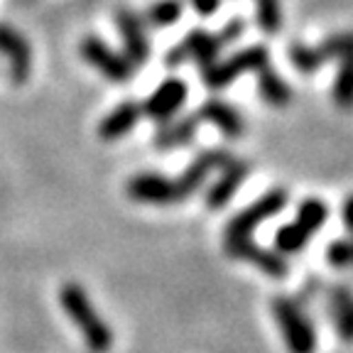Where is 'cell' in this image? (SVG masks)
Masks as SVG:
<instances>
[{"label":"cell","instance_id":"obj_1","mask_svg":"<svg viewBox=\"0 0 353 353\" xmlns=\"http://www.w3.org/2000/svg\"><path fill=\"white\" fill-rule=\"evenodd\" d=\"M245 32V22L243 17H233L231 22H226L219 32H206V30H192L187 37L182 39L179 44H174L170 52H167L165 61L167 66H182L187 61H194L201 69H206L209 64L219 61V54L226 50L233 39H238L241 34Z\"/></svg>","mask_w":353,"mask_h":353},{"label":"cell","instance_id":"obj_2","mask_svg":"<svg viewBox=\"0 0 353 353\" xmlns=\"http://www.w3.org/2000/svg\"><path fill=\"white\" fill-rule=\"evenodd\" d=\"M59 302L64 307L66 316L81 331L83 341L94 353H105L113 346V331L105 324V319L99 314L88 292L79 282H66L59 290Z\"/></svg>","mask_w":353,"mask_h":353},{"label":"cell","instance_id":"obj_3","mask_svg":"<svg viewBox=\"0 0 353 353\" xmlns=\"http://www.w3.org/2000/svg\"><path fill=\"white\" fill-rule=\"evenodd\" d=\"M270 312L280 324L282 339L290 353H314L316 351V329L304 312L302 302L287 294H277L270 302Z\"/></svg>","mask_w":353,"mask_h":353},{"label":"cell","instance_id":"obj_4","mask_svg":"<svg viewBox=\"0 0 353 353\" xmlns=\"http://www.w3.org/2000/svg\"><path fill=\"white\" fill-rule=\"evenodd\" d=\"M270 64V52L263 44H253V47H245V50L236 52L228 59H221L209 64L206 69H201V79H204V86L211 91H221V88L231 86L233 81L243 77V74H258L260 69Z\"/></svg>","mask_w":353,"mask_h":353},{"label":"cell","instance_id":"obj_5","mask_svg":"<svg viewBox=\"0 0 353 353\" xmlns=\"http://www.w3.org/2000/svg\"><path fill=\"white\" fill-rule=\"evenodd\" d=\"M290 61L299 74H314L329 61H341L343 57L353 54V32H339L326 37L316 47H309L304 42H294L290 50Z\"/></svg>","mask_w":353,"mask_h":353},{"label":"cell","instance_id":"obj_6","mask_svg":"<svg viewBox=\"0 0 353 353\" xmlns=\"http://www.w3.org/2000/svg\"><path fill=\"white\" fill-rule=\"evenodd\" d=\"M290 201L287 189L275 187L270 192H265L258 201H253L250 206H245L243 211H238L231 221H228L223 238H250L258 226H263L265 221H270L272 216H277Z\"/></svg>","mask_w":353,"mask_h":353},{"label":"cell","instance_id":"obj_7","mask_svg":"<svg viewBox=\"0 0 353 353\" xmlns=\"http://www.w3.org/2000/svg\"><path fill=\"white\" fill-rule=\"evenodd\" d=\"M81 57L86 64H91L99 74H103L113 83H128L135 74V66L128 61L125 54H118L113 47L103 42L96 34H86L81 39Z\"/></svg>","mask_w":353,"mask_h":353},{"label":"cell","instance_id":"obj_8","mask_svg":"<svg viewBox=\"0 0 353 353\" xmlns=\"http://www.w3.org/2000/svg\"><path fill=\"white\" fill-rule=\"evenodd\" d=\"M125 192L132 201L138 204H150V206H172L184 201L179 187H176V179L160 172H140V174H132L125 184Z\"/></svg>","mask_w":353,"mask_h":353},{"label":"cell","instance_id":"obj_9","mask_svg":"<svg viewBox=\"0 0 353 353\" xmlns=\"http://www.w3.org/2000/svg\"><path fill=\"white\" fill-rule=\"evenodd\" d=\"M223 250H226L228 258L255 265L270 280H285L287 272H290L285 255H280L277 250L263 248V245L253 243V238H223Z\"/></svg>","mask_w":353,"mask_h":353},{"label":"cell","instance_id":"obj_10","mask_svg":"<svg viewBox=\"0 0 353 353\" xmlns=\"http://www.w3.org/2000/svg\"><path fill=\"white\" fill-rule=\"evenodd\" d=\"M116 28L123 37V47H125L123 54L128 57V61H130L135 69L148 64L150 39H148V25H145L143 15H138V12L130 10V8H118Z\"/></svg>","mask_w":353,"mask_h":353},{"label":"cell","instance_id":"obj_11","mask_svg":"<svg viewBox=\"0 0 353 353\" xmlns=\"http://www.w3.org/2000/svg\"><path fill=\"white\" fill-rule=\"evenodd\" d=\"M189 88L182 79L170 77L154 88L152 94L145 99L143 103V116H148L154 123H167L182 110V105L187 103Z\"/></svg>","mask_w":353,"mask_h":353},{"label":"cell","instance_id":"obj_12","mask_svg":"<svg viewBox=\"0 0 353 353\" xmlns=\"http://www.w3.org/2000/svg\"><path fill=\"white\" fill-rule=\"evenodd\" d=\"M0 54L8 59L12 83L15 86L28 83L30 74H32V47L25 39V34L8 22H0Z\"/></svg>","mask_w":353,"mask_h":353},{"label":"cell","instance_id":"obj_13","mask_svg":"<svg viewBox=\"0 0 353 353\" xmlns=\"http://www.w3.org/2000/svg\"><path fill=\"white\" fill-rule=\"evenodd\" d=\"M231 160H233V154L228 152V150H204L201 154H196V157L189 162L187 170L176 176V187H179L182 199L192 196V194L206 182V176H209L211 172L226 167Z\"/></svg>","mask_w":353,"mask_h":353},{"label":"cell","instance_id":"obj_14","mask_svg":"<svg viewBox=\"0 0 353 353\" xmlns=\"http://www.w3.org/2000/svg\"><path fill=\"white\" fill-rule=\"evenodd\" d=\"M219 172H221V176L211 184L209 192H206V206L216 211L223 209V206L236 196V192L243 187V182H245V176L250 174V165L245 160H241V157H233V160L228 162L226 167H221Z\"/></svg>","mask_w":353,"mask_h":353},{"label":"cell","instance_id":"obj_15","mask_svg":"<svg viewBox=\"0 0 353 353\" xmlns=\"http://www.w3.org/2000/svg\"><path fill=\"white\" fill-rule=\"evenodd\" d=\"M140 118H143V103L138 101H123L113 110L105 113V118L99 123L96 132L103 143H116V140L125 138L132 128L138 125Z\"/></svg>","mask_w":353,"mask_h":353},{"label":"cell","instance_id":"obj_16","mask_svg":"<svg viewBox=\"0 0 353 353\" xmlns=\"http://www.w3.org/2000/svg\"><path fill=\"white\" fill-rule=\"evenodd\" d=\"M324 297L336 334L346 343H353V290L346 285H329L324 287Z\"/></svg>","mask_w":353,"mask_h":353},{"label":"cell","instance_id":"obj_17","mask_svg":"<svg viewBox=\"0 0 353 353\" xmlns=\"http://www.w3.org/2000/svg\"><path fill=\"white\" fill-rule=\"evenodd\" d=\"M196 116L201 123H209V125L219 128L226 138H241L243 130H245V121H243L241 110L233 108L231 103L221 99H209L201 103V108L196 110Z\"/></svg>","mask_w":353,"mask_h":353},{"label":"cell","instance_id":"obj_18","mask_svg":"<svg viewBox=\"0 0 353 353\" xmlns=\"http://www.w3.org/2000/svg\"><path fill=\"white\" fill-rule=\"evenodd\" d=\"M199 125H201V121H199L196 113L176 118V121L172 118V121L162 123V128L157 130V135H154V148H160V150L184 148V145H189L196 138Z\"/></svg>","mask_w":353,"mask_h":353},{"label":"cell","instance_id":"obj_19","mask_svg":"<svg viewBox=\"0 0 353 353\" xmlns=\"http://www.w3.org/2000/svg\"><path fill=\"white\" fill-rule=\"evenodd\" d=\"M258 91L265 103L272 108H287L292 103V88L275 69H270V64L258 72Z\"/></svg>","mask_w":353,"mask_h":353},{"label":"cell","instance_id":"obj_20","mask_svg":"<svg viewBox=\"0 0 353 353\" xmlns=\"http://www.w3.org/2000/svg\"><path fill=\"white\" fill-rule=\"evenodd\" d=\"M331 99L341 110H353V54L339 61V72L331 86Z\"/></svg>","mask_w":353,"mask_h":353},{"label":"cell","instance_id":"obj_21","mask_svg":"<svg viewBox=\"0 0 353 353\" xmlns=\"http://www.w3.org/2000/svg\"><path fill=\"white\" fill-rule=\"evenodd\" d=\"M326 219H329V206H326L321 199L309 196V199H304V201H299L294 223H299L309 236H314V233L326 223Z\"/></svg>","mask_w":353,"mask_h":353},{"label":"cell","instance_id":"obj_22","mask_svg":"<svg viewBox=\"0 0 353 353\" xmlns=\"http://www.w3.org/2000/svg\"><path fill=\"white\" fill-rule=\"evenodd\" d=\"M182 12H184L182 0H157V3H152L148 8L143 20L150 28H172V25L179 22Z\"/></svg>","mask_w":353,"mask_h":353},{"label":"cell","instance_id":"obj_23","mask_svg":"<svg viewBox=\"0 0 353 353\" xmlns=\"http://www.w3.org/2000/svg\"><path fill=\"white\" fill-rule=\"evenodd\" d=\"M309 238L312 236H309L299 223H294V221L292 223H285V226L275 233V250L280 255H297L299 250L307 248Z\"/></svg>","mask_w":353,"mask_h":353},{"label":"cell","instance_id":"obj_24","mask_svg":"<svg viewBox=\"0 0 353 353\" xmlns=\"http://www.w3.org/2000/svg\"><path fill=\"white\" fill-rule=\"evenodd\" d=\"M255 20L265 34H277L282 30L280 0H255Z\"/></svg>","mask_w":353,"mask_h":353},{"label":"cell","instance_id":"obj_25","mask_svg":"<svg viewBox=\"0 0 353 353\" xmlns=\"http://www.w3.org/2000/svg\"><path fill=\"white\" fill-rule=\"evenodd\" d=\"M326 263L331 268H346L351 263V241H343V238L331 241L326 245Z\"/></svg>","mask_w":353,"mask_h":353},{"label":"cell","instance_id":"obj_26","mask_svg":"<svg viewBox=\"0 0 353 353\" xmlns=\"http://www.w3.org/2000/svg\"><path fill=\"white\" fill-rule=\"evenodd\" d=\"M189 6H192L201 17H209L221 8V0H189Z\"/></svg>","mask_w":353,"mask_h":353},{"label":"cell","instance_id":"obj_27","mask_svg":"<svg viewBox=\"0 0 353 353\" xmlns=\"http://www.w3.org/2000/svg\"><path fill=\"white\" fill-rule=\"evenodd\" d=\"M341 221H343V226L348 228V231L353 233V194L343 201L341 206Z\"/></svg>","mask_w":353,"mask_h":353},{"label":"cell","instance_id":"obj_28","mask_svg":"<svg viewBox=\"0 0 353 353\" xmlns=\"http://www.w3.org/2000/svg\"><path fill=\"white\" fill-rule=\"evenodd\" d=\"M351 263H353V241H351Z\"/></svg>","mask_w":353,"mask_h":353}]
</instances>
